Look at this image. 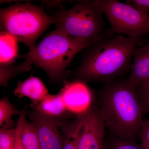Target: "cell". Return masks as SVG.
<instances>
[{"label": "cell", "instance_id": "cell-1", "mask_svg": "<svg viewBox=\"0 0 149 149\" xmlns=\"http://www.w3.org/2000/svg\"><path fill=\"white\" fill-rule=\"evenodd\" d=\"M112 30L83 49L81 63L76 70L77 80L106 83L118 79L130 70L140 39Z\"/></svg>", "mask_w": 149, "mask_h": 149}, {"label": "cell", "instance_id": "cell-2", "mask_svg": "<svg viewBox=\"0 0 149 149\" xmlns=\"http://www.w3.org/2000/svg\"><path fill=\"white\" fill-rule=\"evenodd\" d=\"M98 99L108 133L137 142L144 115L135 88L128 80L118 79L104 84Z\"/></svg>", "mask_w": 149, "mask_h": 149}, {"label": "cell", "instance_id": "cell-3", "mask_svg": "<svg viewBox=\"0 0 149 149\" xmlns=\"http://www.w3.org/2000/svg\"><path fill=\"white\" fill-rule=\"evenodd\" d=\"M89 45L56 29L22 57L44 70L51 81H55L65 75L74 57Z\"/></svg>", "mask_w": 149, "mask_h": 149}, {"label": "cell", "instance_id": "cell-4", "mask_svg": "<svg viewBox=\"0 0 149 149\" xmlns=\"http://www.w3.org/2000/svg\"><path fill=\"white\" fill-rule=\"evenodd\" d=\"M103 15L95 1H81L53 18L56 29L91 45L106 35Z\"/></svg>", "mask_w": 149, "mask_h": 149}, {"label": "cell", "instance_id": "cell-5", "mask_svg": "<svg viewBox=\"0 0 149 149\" xmlns=\"http://www.w3.org/2000/svg\"><path fill=\"white\" fill-rule=\"evenodd\" d=\"M1 28L30 50L40 35L54 23L42 9L30 3L11 5L1 9Z\"/></svg>", "mask_w": 149, "mask_h": 149}, {"label": "cell", "instance_id": "cell-6", "mask_svg": "<svg viewBox=\"0 0 149 149\" xmlns=\"http://www.w3.org/2000/svg\"><path fill=\"white\" fill-rule=\"evenodd\" d=\"M114 33L140 39L149 34V16L117 0H94Z\"/></svg>", "mask_w": 149, "mask_h": 149}, {"label": "cell", "instance_id": "cell-7", "mask_svg": "<svg viewBox=\"0 0 149 149\" xmlns=\"http://www.w3.org/2000/svg\"><path fill=\"white\" fill-rule=\"evenodd\" d=\"M106 129L97 104L93 103L82 114L76 139L77 149H104Z\"/></svg>", "mask_w": 149, "mask_h": 149}, {"label": "cell", "instance_id": "cell-8", "mask_svg": "<svg viewBox=\"0 0 149 149\" xmlns=\"http://www.w3.org/2000/svg\"><path fill=\"white\" fill-rule=\"evenodd\" d=\"M59 93L68 111L77 116L88 111L93 103L91 90L86 83L80 80L65 82Z\"/></svg>", "mask_w": 149, "mask_h": 149}, {"label": "cell", "instance_id": "cell-9", "mask_svg": "<svg viewBox=\"0 0 149 149\" xmlns=\"http://www.w3.org/2000/svg\"><path fill=\"white\" fill-rule=\"evenodd\" d=\"M31 123L35 126L41 149H63L64 137L58 130L60 123L56 118L44 116L35 111L31 115Z\"/></svg>", "mask_w": 149, "mask_h": 149}, {"label": "cell", "instance_id": "cell-10", "mask_svg": "<svg viewBox=\"0 0 149 149\" xmlns=\"http://www.w3.org/2000/svg\"><path fill=\"white\" fill-rule=\"evenodd\" d=\"M128 77V82L135 88L149 79V42L136 49Z\"/></svg>", "mask_w": 149, "mask_h": 149}, {"label": "cell", "instance_id": "cell-11", "mask_svg": "<svg viewBox=\"0 0 149 149\" xmlns=\"http://www.w3.org/2000/svg\"><path fill=\"white\" fill-rule=\"evenodd\" d=\"M49 94V91L42 80L32 74L24 81H19L14 92V95L18 98L28 97L35 107Z\"/></svg>", "mask_w": 149, "mask_h": 149}, {"label": "cell", "instance_id": "cell-12", "mask_svg": "<svg viewBox=\"0 0 149 149\" xmlns=\"http://www.w3.org/2000/svg\"><path fill=\"white\" fill-rule=\"evenodd\" d=\"M35 111L47 117L56 118L65 115L67 110L61 94H49L35 107Z\"/></svg>", "mask_w": 149, "mask_h": 149}, {"label": "cell", "instance_id": "cell-13", "mask_svg": "<svg viewBox=\"0 0 149 149\" xmlns=\"http://www.w3.org/2000/svg\"><path fill=\"white\" fill-rule=\"evenodd\" d=\"M17 41L13 36L6 31L0 34L1 66L11 65L15 60L18 54Z\"/></svg>", "mask_w": 149, "mask_h": 149}, {"label": "cell", "instance_id": "cell-14", "mask_svg": "<svg viewBox=\"0 0 149 149\" xmlns=\"http://www.w3.org/2000/svg\"><path fill=\"white\" fill-rule=\"evenodd\" d=\"M21 111L17 110L6 97L1 99L0 100L1 130L13 128L14 122L12 120V117L16 115H20Z\"/></svg>", "mask_w": 149, "mask_h": 149}, {"label": "cell", "instance_id": "cell-15", "mask_svg": "<svg viewBox=\"0 0 149 149\" xmlns=\"http://www.w3.org/2000/svg\"><path fill=\"white\" fill-rule=\"evenodd\" d=\"M21 140L23 149H41L35 126L26 120L22 127Z\"/></svg>", "mask_w": 149, "mask_h": 149}, {"label": "cell", "instance_id": "cell-16", "mask_svg": "<svg viewBox=\"0 0 149 149\" xmlns=\"http://www.w3.org/2000/svg\"><path fill=\"white\" fill-rule=\"evenodd\" d=\"M31 62L26 60L22 64L14 67L10 66V65L6 66H1V86H6L8 81L15 75L21 72H25L30 70L32 68Z\"/></svg>", "mask_w": 149, "mask_h": 149}, {"label": "cell", "instance_id": "cell-17", "mask_svg": "<svg viewBox=\"0 0 149 149\" xmlns=\"http://www.w3.org/2000/svg\"><path fill=\"white\" fill-rule=\"evenodd\" d=\"M82 115L77 116L73 123L63 128L64 144L63 149H77L76 139L82 122Z\"/></svg>", "mask_w": 149, "mask_h": 149}, {"label": "cell", "instance_id": "cell-18", "mask_svg": "<svg viewBox=\"0 0 149 149\" xmlns=\"http://www.w3.org/2000/svg\"><path fill=\"white\" fill-rule=\"evenodd\" d=\"M106 137L104 149H145L136 141L115 137L109 133Z\"/></svg>", "mask_w": 149, "mask_h": 149}, {"label": "cell", "instance_id": "cell-19", "mask_svg": "<svg viewBox=\"0 0 149 149\" xmlns=\"http://www.w3.org/2000/svg\"><path fill=\"white\" fill-rule=\"evenodd\" d=\"M16 139V128L0 130V149H13Z\"/></svg>", "mask_w": 149, "mask_h": 149}, {"label": "cell", "instance_id": "cell-20", "mask_svg": "<svg viewBox=\"0 0 149 149\" xmlns=\"http://www.w3.org/2000/svg\"><path fill=\"white\" fill-rule=\"evenodd\" d=\"M143 115L149 114V84H143L135 88Z\"/></svg>", "mask_w": 149, "mask_h": 149}, {"label": "cell", "instance_id": "cell-21", "mask_svg": "<svg viewBox=\"0 0 149 149\" xmlns=\"http://www.w3.org/2000/svg\"><path fill=\"white\" fill-rule=\"evenodd\" d=\"M26 111L23 110L21 111V114L17 122L15 127L16 131V139L13 149H23L22 144L21 135L22 127L25 120H26Z\"/></svg>", "mask_w": 149, "mask_h": 149}, {"label": "cell", "instance_id": "cell-22", "mask_svg": "<svg viewBox=\"0 0 149 149\" xmlns=\"http://www.w3.org/2000/svg\"><path fill=\"white\" fill-rule=\"evenodd\" d=\"M141 145L145 149H149V120L143 119L140 130Z\"/></svg>", "mask_w": 149, "mask_h": 149}, {"label": "cell", "instance_id": "cell-23", "mask_svg": "<svg viewBox=\"0 0 149 149\" xmlns=\"http://www.w3.org/2000/svg\"><path fill=\"white\" fill-rule=\"evenodd\" d=\"M126 3L141 13L149 16V0H128Z\"/></svg>", "mask_w": 149, "mask_h": 149}, {"label": "cell", "instance_id": "cell-24", "mask_svg": "<svg viewBox=\"0 0 149 149\" xmlns=\"http://www.w3.org/2000/svg\"><path fill=\"white\" fill-rule=\"evenodd\" d=\"M143 84H149V79H148V80H147L146 81V82H145L144 83H143Z\"/></svg>", "mask_w": 149, "mask_h": 149}]
</instances>
